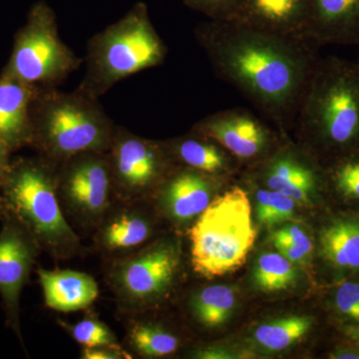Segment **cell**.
Masks as SVG:
<instances>
[{
	"mask_svg": "<svg viewBox=\"0 0 359 359\" xmlns=\"http://www.w3.org/2000/svg\"><path fill=\"white\" fill-rule=\"evenodd\" d=\"M297 278L295 264L280 252L261 255L252 273L255 285L264 292H278L290 289Z\"/></svg>",
	"mask_w": 359,
	"mask_h": 359,
	"instance_id": "25",
	"label": "cell"
},
{
	"mask_svg": "<svg viewBox=\"0 0 359 359\" xmlns=\"http://www.w3.org/2000/svg\"><path fill=\"white\" fill-rule=\"evenodd\" d=\"M216 177L178 165L150 198L159 216L175 226H192L214 199Z\"/></svg>",
	"mask_w": 359,
	"mask_h": 359,
	"instance_id": "14",
	"label": "cell"
},
{
	"mask_svg": "<svg viewBox=\"0 0 359 359\" xmlns=\"http://www.w3.org/2000/svg\"><path fill=\"white\" fill-rule=\"evenodd\" d=\"M195 35L217 76L280 128L295 122L320 58L318 45L233 21L209 20Z\"/></svg>",
	"mask_w": 359,
	"mask_h": 359,
	"instance_id": "1",
	"label": "cell"
},
{
	"mask_svg": "<svg viewBox=\"0 0 359 359\" xmlns=\"http://www.w3.org/2000/svg\"><path fill=\"white\" fill-rule=\"evenodd\" d=\"M358 61H356V63H358V65H359V43L358 45Z\"/></svg>",
	"mask_w": 359,
	"mask_h": 359,
	"instance_id": "37",
	"label": "cell"
},
{
	"mask_svg": "<svg viewBox=\"0 0 359 359\" xmlns=\"http://www.w3.org/2000/svg\"><path fill=\"white\" fill-rule=\"evenodd\" d=\"M334 306L342 316L359 323V282L341 283L334 294Z\"/></svg>",
	"mask_w": 359,
	"mask_h": 359,
	"instance_id": "31",
	"label": "cell"
},
{
	"mask_svg": "<svg viewBox=\"0 0 359 359\" xmlns=\"http://www.w3.org/2000/svg\"><path fill=\"white\" fill-rule=\"evenodd\" d=\"M0 297L6 325L27 354L21 332L20 299L42 250L27 230L8 212L0 217Z\"/></svg>",
	"mask_w": 359,
	"mask_h": 359,
	"instance_id": "11",
	"label": "cell"
},
{
	"mask_svg": "<svg viewBox=\"0 0 359 359\" xmlns=\"http://www.w3.org/2000/svg\"><path fill=\"white\" fill-rule=\"evenodd\" d=\"M62 327L82 347L123 346L113 330L93 313H87L74 325L57 318Z\"/></svg>",
	"mask_w": 359,
	"mask_h": 359,
	"instance_id": "26",
	"label": "cell"
},
{
	"mask_svg": "<svg viewBox=\"0 0 359 359\" xmlns=\"http://www.w3.org/2000/svg\"><path fill=\"white\" fill-rule=\"evenodd\" d=\"M346 334L348 335L351 339L355 340L359 342V325H351V327H347L346 328Z\"/></svg>",
	"mask_w": 359,
	"mask_h": 359,
	"instance_id": "35",
	"label": "cell"
},
{
	"mask_svg": "<svg viewBox=\"0 0 359 359\" xmlns=\"http://www.w3.org/2000/svg\"><path fill=\"white\" fill-rule=\"evenodd\" d=\"M295 202L292 198L271 190L261 189L257 192V221L266 226H275L292 218Z\"/></svg>",
	"mask_w": 359,
	"mask_h": 359,
	"instance_id": "27",
	"label": "cell"
},
{
	"mask_svg": "<svg viewBox=\"0 0 359 359\" xmlns=\"http://www.w3.org/2000/svg\"><path fill=\"white\" fill-rule=\"evenodd\" d=\"M295 123L306 140L335 157L359 150V65L320 58Z\"/></svg>",
	"mask_w": 359,
	"mask_h": 359,
	"instance_id": "3",
	"label": "cell"
},
{
	"mask_svg": "<svg viewBox=\"0 0 359 359\" xmlns=\"http://www.w3.org/2000/svg\"><path fill=\"white\" fill-rule=\"evenodd\" d=\"M323 259L337 271L359 273V217L330 222L320 233Z\"/></svg>",
	"mask_w": 359,
	"mask_h": 359,
	"instance_id": "22",
	"label": "cell"
},
{
	"mask_svg": "<svg viewBox=\"0 0 359 359\" xmlns=\"http://www.w3.org/2000/svg\"><path fill=\"white\" fill-rule=\"evenodd\" d=\"M82 62L59 36L55 11L40 0L30 7L25 25L16 34L2 74L39 88H55Z\"/></svg>",
	"mask_w": 359,
	"mask_h": 359,
	"instance_id": "8",
	"label": "cell"
},
{
	"mask_svg": "<svg viewBox=\"0 0 359 359\" xmlns=\"http://www.w3.org/2000/svg\"><path fill=\"white\" fill-rule=\"evenodd\" d=\"M167 52L151 21L147 4L138 2L89 40L86 70L78 87L100 98L125 78L162 65Z\"/></svg>",
	"mask_w": 359,
	"mask_h": 359,
	"instance_id": "5",
	"label": "cell"
},
{
	"mask_svg": "<svg viewBox=\"0 0 359 359\" xmlns=\"http://www.w3.org/2000/svg\"><path fill=\"white\" fill-rule=\"evenodd\" d=\"M235 306V292L226 285H208L195 290L189 297L191 316L205 328H215L226 323Z\"/></svg>",
	"mask_w": 359,
	"mask_h": 359,
	"instance_id": "23",
	"label": "cell"
},
{
	"mask_svg": "<svg viewBox=\"0 0 359 359\" xmlns=\"http://www.w3.org/2000/svg\"><path fill=\"white\" fill-rule=\"evenodd\" d=\"M106 153L117 201L150 200L179 165L166 142L143 138L119 125Z\"/></svg>",
	"mask_w": 359,
	"mask_h": 359,
	"instance_id": "10",
	"label": "cell"
},
{
	"mask_svg": "<svg viewBox=\"0 0 359 359\" xmlns=\"http://www.w3.org/2000/svg\"><path fill=\"white\" fill-rule=\"evenodd\" d=\"M46 308L59 313H73L89 309L99 297L95 278L73 269H35Z\"/></svg>",
	"mask_w": 359,
	"mask_h": 359,
	"instance_id": "17",
	"label": "cell"
},
{
	"mask_svg": "<svg viewBox=\"0 0 359 359\" xmlns=\"http://www.w3.org/2000/svg\"><path fill=\"white\" fill-rule=\"evenodd\" d=\"M39 89L15 78L0 75V139L13 152L32 146L30 111Z\"/></svg>",
	"mask_w": 359,
	"mask_h": 359,
	"instance_id": "18",
	"label": "cell"
},
{
	"mask_svg": "<svg viewBox=\"0 0 359 359\" xmlns=\"http://www.w3.org/2000/svg\"><path fill=\"white\" fill-rule=\"evenodd\" d=\"M183 268L177 238H157L129 256L104 262V278L120 316L159 308L173 292Z\"/></svg>",
	"mask_w": 359,
	"mask_h": 359,
	"instance_id": "7",
	"label": "cell"
},
{
	"mask_svg": "<svg viewBox=\"0 0 359 359\" xmlns=\"http://www.w3.org/2000/svg\"><path fill=\"white\" fill-rule=\"evenodd\" d=\"M6 212V205H4V197H2L1 186H0V217Z\"/></svg>",
	"mask_w": 359,
	"mask_h": 359,
	"instance_id": "36",
	"label": "cell"
},
{
	"mask_svg": "<svg viewBox=\"0 0 359 359\" xmlns=\"http://www.w3.org/2000/svg\"><path fill=\"white\" fill-rule=\"evenodd\" d=\"M332 358L337 359H358L359 358V351H337V353L332 354Z\"/></svg>",
	"mask_w": 359,
	"mask_h": 359,
	"instance_id": "34",
	"label": "cell"
},
{
	"mask_svg": "<svg viewBox=\"0 0 359 359\" xmlns=\"http://www.w3.org/2000/svg\"><path fill=\"white\" fill-rule=\"evenodd\" d=\"M311 325L313 320L309 316H287L257 327L255 340L259 346L271 353L283 351L308 334Z\"/></svg>",
	"mask_w": 359,
	"mask_h": 359,
	"instance_id": "24",
	"label": "cell"
},
{
	"mask_svg": "<svg viewBox=\"0 0 359 359\" xmlns=\"http://www.w3.org/2000/svg\"><path fill=\"white\" fill-rule=\"evenodd\" d=\"M56 191L68 223L80 237H92L117 201L107 153H80L59 164Z\"/></svg>",
	"mask_w": 359,
	"mask_h": 359,
	"instance_id": "9",
	"label": "cell"
},
{
	"mask_svg": "<svg viewBox=\"0 0 359 359\" xmlns=\"http://www.w3.org/2000/svg\"><path fill=\"white\" fill-rule=\"evenodd\" d=\"M30 117V148L56 166L80 153L107 152L116 126L99 98L79 87L71 93L39 88Z\"/></svg>",
	"mask_w": 359,
	"mask_h": 359,
	"instance_id": "4",
	"label": "cell"
},
{
	"mask_svg": "<svg viewBox=\"0 0 359 359\" xmlns=\"http://www.w3.org/2000/svg\"><path fill=\"white\" fill-rule=\"evenodd\" d=\"M275 248L292 247L304 252L311 257L313 243L308 233L297 224H285L273 233L271 237Z\"/></svg>",
	"mask_w": 359,
	"mask_h": 359,
	"instance_id": "30",
	"label": "cell"
},
{
	"mask_svg": "<svg viewBox=\"0 0 359 359\" xmlns=\"http://www.w3.org/2000/svg\"><path fill=\"white\" fill-rule=\"evenodd\" d=\"M125 334L122 346L133 358H163L174 355L181 339L164 323L153 320L147 311L121 316Z\"/></svg>",
	"mask_w": 359,
	"mask_h": 359,
	"instance_id": "20",
	"label": "cell"
},
{
	"mask_svg": "<svg viewBox=\"0 0 359 359\" xmlns=\"http://www.w3.org/2000/svg\"><path fill=\"white\" fill-rule=\"evenodd\" d=\"M244 0H183L189 8L208 16L210 20L233 21Z\"/></svg>",
	"mask_w": 359,
	"mask_h": 359,
	"instance_id": "29",
	"label": "cell"
},
{
	"mask_svg": "<svg viewBox=\"0 0 359 359\" xmlns=\"http://www.w3.org/2000/svg\"><path fill=\"white\" fill-rule=\"evenodd\" d=\"M192 130L210 137L240 161L266 157L276 141L269 127L243 108L219 111L207 116L196 123Z\"/></svg>",
	"mask_w": 359,
	"mask_h": 359,
	"instance_id": "13",
	"label": "cell"
},
{
	"mask_svg": "<svg viewBox=\"0 0 359 359\" xmlns=\"http://www.w3.org/2000/svg\"><path fill=\"white\" fill-rule=\"evenodd\" d=\"M261 180L266 188L306 205L318 192L320 175L308 158L292 149H285L276 151L266 160Z\"/></svg>",
	"mask_w": 359,
	"mask_h": 359,
	"instance_id": "16",
	"label": "cell"
},
{
	"mask_svg": "<svg viewBox=\"0 0 359 359\" xmlns=\"http://www.w3.org/2000/svg\"><path fill=\"white\" fill-rule=\"evenodd\" d=\"M330 176L334 188L342 196L359 200V150L337 158Z\"/></svg>",
	"mask_w": 359,
	"mask_h": 359,
	"instance_id": "28",
	"label": "cell"
},
{
	"mask_svg": "<svg viewBox=\"0 0 359 359\" xmlns=\"http://www.w3.org/2000/svg\"><path fill=\"white\" fill-rule=\"evenodd\" d=\"M187 233L196 275L214 280L242 268L257 238L249 194L233 187L214 197Z\"/></svg>",
	"mask_w": 359,
	"mask_h": 359,
	"instance_id": "6",
	"label": "cell"
},
{
	"mask_svg": "<svg viewBox=\"0 0 359 359\" xmlns=\"http://www.w3.org/2000/svg\"><path fill=\"white\" fill-rule=\"evenodd\" d=\"M309 9L311 0H244L233 21L262 32L311 41Z\"/></svg>",
	"mask_w": 359,
	"mask_h": 359,
	"instance_id": "15",
	"label": "cell"
},
{
	"mask_svg": "<svg viewBox=\"0 0 359 359\" xmlns=\"http://www.w3.org/2000/svg\"><path fill=\"white\" fill-rule=\"evenodd\" d=\"M150 200L116 201L92 235L94 250L104 262L129 256L156 238V217Z\"/></svg>",
	"mask_w": 359,
	"mask_h": 359,
	"instance_id": "12",
	"label": "cell"
},
{
	"mask_svg": "<svg viewBox=\"0 0 359 359\" xmlns=\"http://www.w3.org/2000/svg\"><path fill=\"white\" fill-rule=\"evenodd\" d=\"M57 166L37 155L11 160L0 180L6 211L27 230L54 261L86 254L81 237L66 219L56 191Z\"/></svg>",
	"mask_w": 359,
	"mask_h": 359,
	"instance_id": "2",
	"label": "cell"
},
{
	"mask_svg": "<svg viewBox=\"0 0 359 359\" xmlns=\"http://www.w3.org/2000/svg\"><path fill=\"white\" fill-rule=\"evenodd\" d=\"M81 359H132L124 346L82 347Z\"/></svg>",
	"mask_w": 359,
	"mask_h": 359,
	"instance_id": "32",
	"label": "cell"
},
{
	"mask_svg": "<svg viewBox=\"0 0 359 359\" xmlns=\"http://www.w3.org/2000/svg\"><path fill=\"white\" fill-rule=\"evenodd\" d=\"M309 39L316 45L359 43V0H311Z\"/></svg>",
	"mask_w": 359,
	"mask_h": 359,
	"instance_id": "19",
	"label": "cell"
},
{
	"mask_svg": "<svg viewBox=\"0 0 359 359\" xmlns=\"http://www.w3.org/2000/svg\"><path fill=\"white\" fill-rule=\"evenodd\" d=\"M166 144L174 159L182 166L214 177L228 173L230 170V153L210 137L193 130L181 138L166 141Z\"/></svg>",
	"mask_w": 359,
	"mask_h": 359,
	"instance_id": "21",
	"label": "cell"
},
{
	"mask_svg": "<svg viewBox=\"0 0 359 359\" xmlns=\"http://www.w3.org/2000/svg\"><path fill=\"white\" fill-rule=\"evenodd\" d=\"M13 153V150L9 148L6 142L0 139V180L6 173L7 169L11 165Z\"/></svg>",
	"mask_w": 359,
	"mask_h": 359,
	"instance_id": "33",
	"label": "cell"
}]
</instances>
